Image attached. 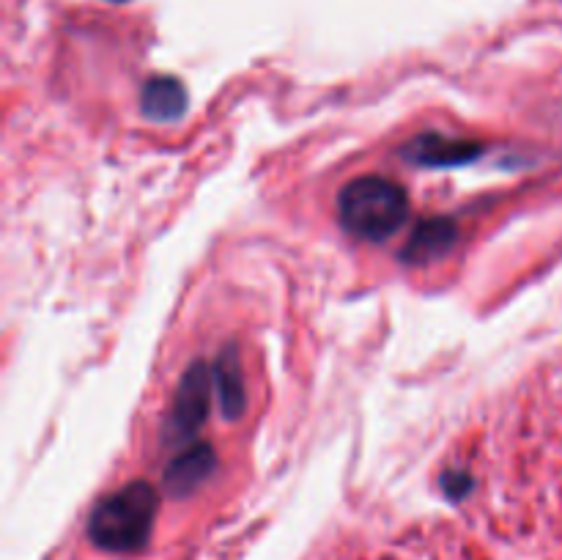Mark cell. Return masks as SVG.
Instances as JSON below:
<instances>
[{
    "label": "cell",
    "instance_id": "obj_1",
    "mask_svg": "<svg viewBox=\"0 0 562 560\" xmlns=\"http://www.w3.org/2000/svg\"><path fill=\"white\" fill-rule=\"evenodd\" d=\"M340 226L351 237L365 242H384L409 217V198L401 184L384 176H362L343 187L338 198Z\"/></svg>",
    "mask_w": 562,
    "mask_h": 560
},
{
    "label": "cell",
    "instance_id": "obj_2",
    "mask_svg": "<svg viewBox=\"0 0 562 560\" xmlns=\"http://www.w3.org/2000/svg\"><path fill=\"white\" fill-rule=\"evenodd\" d=\"M157 514V495L146 481H135L105 497L91 514L88 533L94 544L110 552L140 550L151 536Z\"/></svg>",
    "mask_w": 562,
    "mask_h": 560
},
{
    "label": "cell",
    "instance_id": "obj_3",
    "mask_svg": "<svg viewBox=\"0 0 562 560\" xmlns=\"http://www.w3.org/2000/svg\"><path fill=\"white\" fill-rule=\"evenodd\" d=\"M209 396H212V377L206 366H192L187 377L181 379L176 407H173V429L179 437H190L198 429L209 410Z\"/></svg>",
    "mask_w": 562,
    "mask_h": 560
},
{
    "label": "cell",
    "instance_id": "obj_4",
    "mask_svg": "<svg viewBox=\"0 0 562 560\" xmlns=\"http://www.w3.org/2000/svg\"><path fill=\"white\" fill-rule=\"evenodd\" d=\"M480 154L478 143H464V140H447L442 135H425L417 138L406 149V157L420 165H431V168H445V165H464V162L475 160Z\"/></svg>",
    "mask_w": 562,
    "mask_h": 560
},
{
    "label": "cell",
    "instance_id": "obj_5",
    "mask_svg": "<svg viewBox=\"0 0 562 560\" xmlns=\"http://www.w3.org/2000/svg\"><path fill=\"white\" fill-rule=\"evenodd\" d=\"M143 116L151 121H179L187 110V91L181 86L179 80L173 77H160V80H151L149 86L143 88Z\"/></svg>",
    "mask_w": 562,
    "mask_h": 560
},
{
    "label": "cell",
    "instance_id": "obj_6",
    "mask_svg": "<svg viewBox=\"0 0 562 560\" xmlns=\"http://www.w3.org/2000/svg\"><path fill=\"white\" fill-rule=\"evenodd\" d=\"M456 242V226L450 220H428L414 231L409 245L403 248V261L409 264H423V261L439 259Z\"/></svg>",
    "mask_w": 562,
    "mask_h": 560
},
{
    "label": "cell",
    "instance_id": "obj_7",
    "mask_svg": "<svg viewBox=\"0 0 562 560\" xmlns=\"http://www.w3.org/2000/svg\"><path fill=\"white\" fill-rule=\"evenodd\" d=\"M212 451L209 448H195V451L184 453L179 462L168 467V489L170 492H187L192 486H198L203 475L212 470Z\"/></svg>",
    "mask_w": 562,
    "mask_h": 560
},
{
    "label": "cell",
    "instance_id": "obj_8",
    "mask_svg": "<svg viewBox=\"0 0 562 560\" xmlns=\"http://www.w3.org/2000/svg\"><path fill=\"white\" fill-rule=\"evenodd\" d=\"M217 388H220V404H223L225 415L236 418L244 407V393L234 352H228L217 360Z\"/></svg>",
    "mask_w": 562,
    "mask_h": 560
}]
</instances>
